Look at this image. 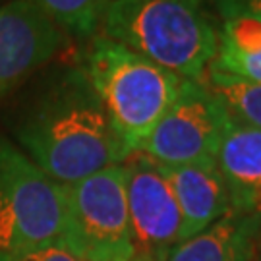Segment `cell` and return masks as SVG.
Here are the masks:
<instances>
[{
	"instance_id": "obj_12",
	"label": "cell",
	"mask_w": 261,
	"mask_h": 261,
	"mask_svg": "<svg viewBox=\"0 0 261 261\" xmlns=\"http://www.w3.org/2000/svg\"><path fill=\"white\" fill-rule=\"evenodd\" d=\"M211 68L240 80L261 84V18L234 16L223 19Z\"/></svg>"
},
{
	"instance_id": "obj_2",
	"label": "cell",
	"mask_w": 261,
	"mask_h": 261,
	"mask_svg": "<svg viewBox=\"0 0 261 261\" xmlns=\"http://www.w3.org/2000/svg\"><path fill=\"white\" fill-rule=\"evenodd\" d=\"M99 33L182 80H199L219 43L205 0H112Z\"/></svg>"
},
{
	"instance_id": "obj_13",
	"label": "cell",
	"mask_w": 261,
	"mask_h": 261,
	"mask_svg": "<svg viewBox=\"0 0 261 261\" xmlns=\"http://www.w3.org/2000/svg\"><path fill=\"white\" fill-rule=\"evenodd\" d=\"M199 82L223 103L230 120L261 130V84L234 77L211 66Z\"/></svg>"
},
{
	"instance_id": "obj_6",
	"label": "cell",
	"mask_w": 261,
	"mask_h": 261,
	"mask_svg": "<svg viewBox=\"0 0 261 261\" xmlns=\"http://www.w3.org/2000/svg\"><path fill=\"white\" fill-rule=\"evenodd\" d=\"M230 124L223 103L199 80H182L174 103L143 141L140 153L163 167L215 163Z\"/></svg>"
},
{
	"instance_id": "obj_5",
	"label": "cell",
	"mask_w": 261,
	"mask_h": 261,
	"mask_svg": "<svg viewBox=\"0 0 261 261\" xmlns=\"http://www.w3.org/2000/svg\"><path fill=\"white\" fill-rule=\"evenodd\" d=\"M62 246L82 261H132L130 213L124 163L64 186Z\"/></svg>"
},
{
	"instance_id": "obj_16",
	"label": "cell",
	"mask_w": 261,
	"mask_h": 261,
	"mask_svg": "<svg viewBox=\"0 0 261 261\" xmlns=\"http://www.w3.org/2000/svg\"><path fill=\"white\" fill-rule=\"evenodd\" d=\"M221 18H234V16H255L261 18V0H215Z\"/></svg>"
},
{
	"instance_id": "obj_4",
	"label": "cell",
	"mask_w": 261,
	"mask_h": 261,
	"mask_svg": "<svg viewBox=\"0 0 261 261\" xmlns=\"http://www.w3.org/2000/svg\"><path fill=\"white\" fill-rule=\"evenodd\" d=\"M64 186L0 134V253L62 244Z\"/></svg>"
},
{
	"instance_id": "obj_8",
	"label": "cell",
	"mask_w": 261,
	"mask_h": 261,
	"mask_svg": "<svg viewBox=\"0 0 261 261\" xmlns=\"http://www.w3.org/2000/svg\"><path fill=\"white\" fill-rule=\"evenodd\" d=\"M66 39L50 19L28 2H0V99L50 64Z\"/></svg>"
},
{
	"instance_id": "obj_9",
	"label": "cell",
	"mask_w": 261,
	"mask_h": 261,
	"mask_svg": "<svg viewBox=\"0 0 261 261\" xmlns=\"http://www.w3.org/2000/svg\"><path fill=\"white\" fill-rule=\"evenodd\" d=\"M163 170L170 182L182 215L180 242L194 238L232 213L228 190L215 163L163 167Z\"/></svg>"
},
{
	"instance_id": "obj_15",
	"label": "cell",
	"mask_w": 261,
	"mask_h": 261,
	"mask_svg": "<svg viewBox=\"0 0 261 261\" xmlns=\"http://www.w3.org/2000/svg\"><path fill=\"white\" fill-rule=\"evenodd\" d=\"M0 261H82L75 257L70 250H66L62 244L28 250V252H14V253H0Z\"/></svg>"
},
{
	"instance_id": "obj_1",
	"label": "cell",
	"mask_w": 261,
	"mask_h": 261,
	"mask_svg": "<svg viewBox=\"0 0 261 261\" xmlns=\"http://www.w3.org/2000/svg\"><path fill=\"white\" fill-rule=\"evenodd\" d=\"M8 128L19 149L62 186L132 155L80 62L53 68L37 82L10 114Z\"/></svg>"
},
{
	"instance_id": "obj_11",
	"label": "cell",
	"mask_w": 261,
	"mask_h": 261,
	"mask_svg": "<svg viewBox=\"0 0 261 261\" xmlns=\"http://www.w3.org/2000/svg\"><path fill=\"white\" fill-rule=\"evenodd\" d=\"M261 236V211L228 213L197 236L176 244L165 261H250Z\"/></svg>"
},
{
	"instance_id": "obj_10",
	"label": "cell",
	"mask_w": 261,
	"mask_h": 261,
	"mask_svg": "<svg viewBox=\"0 0 261 261\" xmlns=\"http://www.w3.org/2000/svg\"><path fill=\"white\" fill-rule=\"evenodd\" d=\"M215 167L226 184L232 213L261 211V130L230 120Z\"/></svg>"
},
{
	"instance_id": "obj_14",
	"label": "cell",
	"mask_w": 261,
	"mask_h": 261,
	"mask_svg": "<svg viewBox=\"0 0 261 261\" xmlns=\"http://www.w3.org/2000/svg\"><path fill=\"white\" fill-rule=\"evenodd\" d=\"M48 18L66 37L91 39L99 33L112 0H23Z\"/></svg>"
},
{
	"instance_id": "obj_17",
	"label": "cell",
	"mask_w": 261,
	"mask_h": 261,
	"mask_svg": "<svg viewBox=\"0 0 261 261\" xmlns=\"http://www.w3.org/2000/svg\"><path fill=\"white\" fill-rule=\"evenodd\" d=\"M132 261H143V259H138V257H134V259H132Z\"/></svg>"
},
{
	"instance_id": "obj_7",
	"label": "cell",
	"mask_w": 261,
	"mask_h": 261,
	"mask_svg": "<svg viewBox=\"0 0 261 261\" xmlns=\"http://www.w3.org/2000/svg\"><path fill=\"white\" fill-rule=\"evenodd\" d=\"M132 244L136 257L165 261L180 244L182 215L163 167L140 151L124 161Z\"/></svg>"
},
{
	"instance_id": "obj_3",
	"label": "cell",
	"mask_w": 261,
	"mask_h": 261,
	"mask_svg": "<svg viewBox=\"0 0 261 261\" xmlns=\"http://www.w3.org/2000/svg\"><path fill=\"white\" fill-rule=\"evenodd\" d=\"M80 64L128 151H140L174 103L182 77L101 33L89 39Z\"/></svg>"
}]
</instances>
